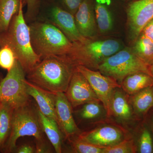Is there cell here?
I'll return each instance as SVG.
<instances>
[{"mask_svg":"<svg viewBox=\"0 0 153 153\" xmlns=\"http://www.w3.org/2000/svg\"><path fill=\"white\" fill-rule=\"evenodd\" d=\"M76 67L66 55L49 56L41 60L27 74V79L45 90L65 93Z\"/></svg>","mask_w":153,"mask_h":153,"instance_id":"1","label":"cell"},{"mask_svg":"<svg viewBox=\"0 0 153 153\" xmlns=\"http://www.w3.org/2000/svg\"><path fill=\"white\" fill-rule=\"evenodd\" d=\"M25 4L23 3L21 5L7 30L0 33V47L7 46L12 49L27 74L41 62V59L32 47L30 27L23 11Z\"/></svg>","mask_w":153,"mask_h":153,"instance_id":"2","label":"cell"},{"mask_svg":"<svg viewBox=\"0 0 153 153\" xmlns=\"http://www.w3.org/2000/svg\"><path fill=\"white\" fill-rule=\"evenodd\" d=\"M29 26L33 50L41 60L49 56L66 55L70 52L73 43L54 25L36 20Z\"/></svg>","mask_w":153,"mask_h":153,"instance_id":"3","label":"cell"},{"mask_svg":"<svg viewBox=\"0 0 153 153\" xmlns=\"http://www.w3.org/2000/svg\"><path fill=\"white\" fill-rule=\"evenodd\" d=\"M66 55L76 66H82L90 69H97L104 60L121 50L122 45L113 39L75 42Z\"/></svg>","mask_w":153,"mask_h":153,"instance_id":"4","label":"cell"},{"mask_svg":"<svg viewBox=\"0 0 153 153\" xmlns=\"http://www.w3.org/2000/svg\"><path fill=\"white\" fill-rule=\"evenodd\" d=\"M37 106L30 103L14 109L10 134L6 143L4 151L5 152H15L17 140L24 136L34 137L37 141L44 140Z\"/></svg>","mask_w":153,"mask_h":153,"instance_id":"5","label":"cell"},{"mask_svg":"<svg viewBox=\"0 0 153 153\" xmlns=\"http://www.w3.org/2000/svg\"><path fill=\"white\" fill-rule=\"evenodd\" d=\"M97 69L120 84L126 76L137 72L151 74L149 66L140 59L132 49H121L104 60Z\"/></svg>","mask_w":153,"mask_h":153,"instance_id":"6","label":"cell"},{"mask_svg":"<svg viewBox=\"0 0 153 153\" xmlns=\"http://www.w3.org/2000/svg\"><path fill=\"white\" fill-rule=\"evenodd\" d=\"M26 75L22 65L16 60L13 68L0 81V103L14 109L31 103L27 92Z\"/></svg>","mask_w":153,"mask_h":153,"instance_id":"7","label":"cell"},{"mask_svg":"<svg viewBox=\"0 0 153 153\" xmlns=\"http://www.w3.org/2000/svg\"><path fill=\"white\" fill-rule=\"evenodd\" d=\"M36 20L54 25L62 31L72 43L83 42L88 39L82 37L79 33L74 15L48 0H45L44 2L42 1Z\"/></svg>","mask_w":153,"mask_h":153,"instance_id":"8","label":"cell"},{"mask_svg":"<svg viewBox=\"0 0 153 153\" xmlns=\"http://www.w3.org/2000/svg\"><path fill=\"white\" fill-rule=\"evenodd\" d=\"M76 68L89 82L98 99L104 105L108 114L111 94L115 88L121 87L120 84L99 71H96L82 66H76Z\"/></svg>","mask_w":153,"mask_h":153,"instance_id":"9","label":"cell"},{"mask_svg":"<svg viewBox=\"0 0 153 153\" xmlns=\"http://www.w3.org/2000/svg\"><path fill=\"white\" fill-rule=\"evenodd\" d=\"M76 136L83 141L102 148L114 146L126 139L122 129L110 125L100 126Z\"/></svg>","mask_w":153,"mask_h":153,"instance_id":"10","label":"cell"},{"mask_svg":"<svg viewBox=\"0 0 153 153\" xmlns=\"http://www.w3.org/2000/svg\"><path fill=\"white\" fill-rule=\"evenodd\" d=\"M65 93L73 108L88 102L100 101L85 76L76 69Z\"/></svg>","mask_w":153,"mask_h":153,"instance_id":"11","label":"cell"},{"mask_svg":"<svg viewBox=\"0 0 153 153\" xmlns=\"http://www.w3.org/2000/svg\"><path fill=\"white\" fill-rule=\"evenodd\" d=\"M129 26L133 39L136 40L143 29L153 19V0H135L127 10Z\"/></svg>","mask_w":153,"mask_h":153,"instance_id":"12","label":"cell"},{"mask_svg":"<svg viewBox=\"0 0 153 153\" xmlns=\"http://www.w3.org/2000/svg\"><path fill=\"white\" fill-rule=\"evenodd\" d=\"M72 108L64 92L56 94L55 113L57 122L63 136L70 138L81 133L74 120Z\"/></svg>","mask_w":153,"mask_h":153,"instance_id":"13","label":"cell"},{"mask_svg":"<svg viewBox=\"0 0 153 153\" xmlns=\"http://www.w3.org/2000/svg\"><path fill=\"white\" fill-rule=\"evenodd\" d=\"M108 115V117H113L123 123L134 121H140L134 114L130 101L129 95L121 87L116 88L113 91L110 99Z\"/></svg>","mask_w":153,"mask_h":153,"instance_id":"14","label":"cell"},{"mask_svg":"<svg viewBox=\"0 0 153 153\" xmlns=\"http://www.w3.org/2000/svg\"><path fill=\"white\" fill-rule=\"evenodd\" d=\"M27 92L36 100L37 106L43 114L54 119L57 121L55 113V103L57 93L45 90L38 85L25 81Z\"/></svg>","mask_w":153,"mask_h":153,"instance_id":"15","label":"cell"},{"mask_svg":"<svg viewBox=\"0 0 153 153\" xmlns=\"http://www.w3.org/2000/svg\"><path fill=\"white\" fill-rule=\"evenodd\" d=\"M94 10L93 0H84L74 15L79 33L88 39L95 36L96 33Z\"/></svg>","mask_w":153,"mask_h":153,"instance_id":"16","label":"cell"},{"mask_svg":"<svg viewBox=\"0 0 153 153\" xmlns=\"http://www.w3.org/2000/svg\"><path fill=\"white\" fill-rule=\"evenodd\" d=\"M39 122L42 131L47 136L55 152H62L63 134L57 122L43 114L37 106Z\"/></svg>","mask_w":153,"mask_h":153,"instance_id":"17","label":"cell"},{"mask_svg":"<svg viewBox=\"0 0 153 153\" xmlns=\"http://www.w3.org/2000/svg\"><path fill=\"white\" fill-rule=\"evenodd\" d=\"M130 96V101L137 119L140 121L144 120L153 107V86Z\"/></svg>","mask_w":153,"mask_h":153,"instance_id":"18","label":"cell"},{"mask_svg":"<svg viewBox=\"0 0 153 153\" xmlns=\"http://www.w3.org/2000/svg\"><path fill=\"white\" fill-rule=\"evenodd\" d=\"M120 85L127 94L134 95L146 88L153 86V76L146 72L134 73L126 76Z\"/></svg>","mask_w":153,"mask_h":153,"instance_id":"19","label":"cell"},{"mask_svg":"<svg viewBox=\"0 0 153 153\" xmlns=\"http://www.w3.org/2000/svg\"><path fill=\"white\" fill-rule=\"evenodd\" d=\"M23 3L25 4V0H0V33L7 30Z\"/></svg>","mask_w":153,"mask_h":153,"instance_id":"20","label":"cell"},{"mask_svg":"<svg viewBox=\"0 0 153 153\" xmlns=\"http://www.w3.org/2000/svg\"><path fill=\"white\" fill-rule=\"evenodd\" d=\"M134 140L137 153H153V136L149 126L145 120L140 121L137 127Z\"/></svg>","mask_w":153,"mask_h":153,"instance_id":"21","label":"cell"},{"mask_svg":"<svg viewBox=\"0 0 153 153\" xmlns=\"http://www.w3.org/2000/svg\"><path fill=\"white\" fill-rule=\"evenodd\" d=\"M14 109L7 105L0 103V151L4 150L11 129Z\"/></svg>","mask_w":153,"mask_h":153,"instance_id":"22","label":"cell"},{"mask_svg":"<svg viewBox=\"0 0 153 153\" xmlns=\"http://www.w3.org/2000/svg\"><path fill=\"white\" fill-rule=\"evenodd\" d=\"M83 105L79 111L81 119L99 121L108 117L105 108L100 101L91 102Z\"/></svg>","mask_w":153,"mask_h":153,"instance_id":"23","label":"cell"},{"mask_svg":"<svg viewBox=\"0 0 153 153\" xmlns=\"http://www.w3.org/2000/svg\"><path fill=\"white\" fill-rule=\"evenodd\" d=\"M132 50L148 66L153 64V42L143 34H140L136 39Z\"/></svg>","mask_w":153,"mask_h":153,"instance_id":"24","label":"cell"},{"mask_svg":"<svg viewBox=\"0 0 153 153\" xmlns=\"http://www.w3.org/2000/svg\"><path fill=\"white\" fill-rule=\"evenodd\" d=\"M94 10L100 31L102 33L109 32L113 25L112 15L109 9L102 3L97 2L94 6Z\"/></svg>","mask_w":153,"mask_h":153,"instance_id":"25","label":"cell"},{"mask_svg":"<svg viewBox=\"0 0 153 153\" xmlns=\"http://www.w3.org/2000/svg\"><path fill=\"white\" fill-rule=\"evenodd\" d=\"M75 139L72 141L73 152L77 153H103L105 148L97 146L79 139L75 136Z\"/></svg>","mask_w":153,"mask_h":153,"instance_id":"26","label":"cell"},{"mask_svg":"<svg viewBox=\"0 0 153 153\" xmlns=\"http://www.w3.org/2000/svg\"><path fill=\"white\" fill-rule=\"evenodd\" d=\"M16 57L12 49L7 46L0 47V67L9 71L13 68Z\"/></svg>","mask_w":153,"mask_h":153,"instance_id":"27","label":"cell"},{"mask_svg":"<svg viewBox=\"0 0 153 153\" xmlns=\"http://www.w3.org/2000/svg\"><path fill=\"white\" fill-rule=\"evenodd\" d=\"M137 153L136 147L134 139L124 140L117 144L105 148L103 153Z\"/></svg>","mask_w":153,"mask_h":153,"instance_id":"28","label":"cell"},{"mask_svg":"<svg viewBox=\"0 0 153 153\" xmlns=\"http://www.w3.org/2000/svg\"><path fill=\"white\" fill-rule=\"evenodd\" d=\"M42 1V0H25L27 8L25 16L27 23L30 24L37 19Z\"/></svg>","mask_w":153,"mask_h":153,"instance_id":"29","label":"cell"},{"mask_svg":"<svg viewBox=\"0 0 153 153\" xmlns=\"http://www.w3.org/2000/svg\"><path fill=\"white\" fill-rule=\"evenodd\" d=\"M74 15L84 0H48Z\"/></svg>","mask_w":153,"mask_h":153,"instance_id":"30","label":"cell"},{"mask_svg":"<svg viewBox=\"0 0 153 153\" xmlns=\"http://www.w3.org/2000/svg\"><path fill=\"white\" fill-rule=\"evenodd\" d=\"M141 34L153 42V19L145 26Z\"/></svg>","mask_w":153,"mask_h":153,"instance_id":"31","label":"cell"},{"mask_svg":"<svg viewBox=\"0 0 153 153\" xmlns=\"http://www.w3.org/2000/svg\"><path fill=\"white\" fill-rule=\"evenodd\" d=\"M15 152L18 153H36V149L31 145L25 144L17 147Z\"/></svg>","mask_w":153,"mask_h":153,"instance_id":"32","label":"cell"},{"mask_svg":"<svg viewBox=\"0 0 153 153\" xmlns=\"http://www.w3.org/2000/svg\"><path fill=\"white\" fill-rule=\"evenodd\" d=\"M36 153H49L50 150L48 148L44 140L40 141H36Z\"/></svg>","mask_w":153,"mask_h":153,"instance_id":"33","label":"cell"},{"mask_svg":"<svg viewBox=\"0 0 153 153\" xmlns=\"http://www.w3.org/2000/svg\"><path fill=\"white\" fill-rule=\"evenodd\" d=\"M145 120L149 126L153 136V110L151 109L148 113Z\"/></svg>","mask_w":153,"mask_h":153,"instance_id":"34","label":"cell"},{"mask_svg":"<svg viewBox=\"0 0 153 153\" xmlns=\"http://www.w3.org/2000/svg\"><path fill=\"white\" fill-rule=\"evenodd\" d=\"M150 71L152 76H153V64L149 66Z\"/></svg>","mask_w":153,"mask_h":153,"instance_id":"35","label":"cell"},{"mask_svg":"<svg viewBox=\"0 0 153 153\" xmlns=\"http://www.w3.org/2000/svg\"><path fill=\"white\" fill-rule=\"evenodd\" d=\"M3 78H4V77H3V74H2L1 72H0V81Z\"/></svg>","mask_w":153,"mask_h":153,"instance_id":"36","label":"cell"},{"mask_svg":"<svg viewBox=\"0 0 153 153\" xmlns=\"http://www.w3.org/2000/svg\"><path fill=\"white\" fill-rule=\"evenodd\" d=\"M152 109L153 110V107L152 108Z\"/></svg>","mask_w":153,"mask_h":153,"instance_id":"37","label":"cell"}]
</instances>
